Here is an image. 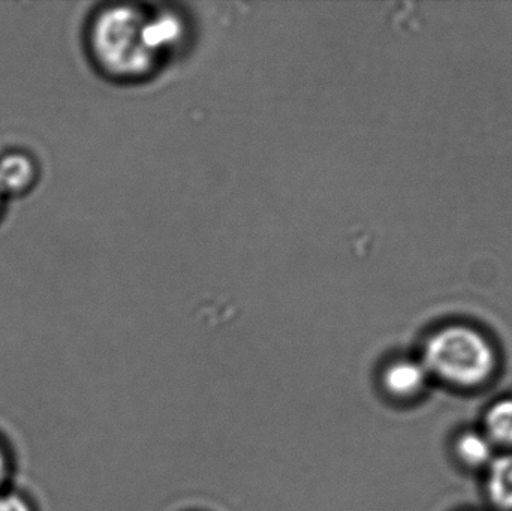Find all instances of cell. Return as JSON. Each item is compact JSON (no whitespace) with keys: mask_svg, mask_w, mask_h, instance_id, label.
Here are the masks:
<instances>
[{"mask_svg":"<svg viewBox=\"0 0 512 511\" xmlns=\"http://www.w3.org/2000/svg\"><path fill=\"white\" fill-rule=\"evenodd\" d=\"M486 437L490 443L512 447V399L496 402L486 413Z\"/></svg>","mask_w":512,"mask_h":511,"instance_id":"6","label":"cell"},{"mask_svg":"<svg viewBox=\"0 0 512 511\" xmlns=\"http://www.w3.org/2000/svg\"><path fill=\"white\" fill-rule=\"evenodd\" d=\"M180 24L171 15L116 6L99 12L89 29L93 59L117 77L144 74L179 39Z\"/></svg>","mask_w":512,"mask_h":511,"instance_id":"1","label":"cell"},{"mask_svg":"<svg viewBox=\"0 0 512 511\" xmlns=\"http://www.w3.org/2000/svg\"><path fill=\"white\" fill-rule=\"evenodd\" d=\"M423 366L450 386L472 389L486 384L498 366L495 348L486 335L468 324H448L429 336Z\"/></svg>","mask_w":512,"mask_h":511,"instance_id":"2","label":"cell"},{"mask_svg":"<svg viewBox=\"0 0 512 511\" xmlns=\"http://www.w3.org/2000/svg\"><path fill=\"white\" fill-rule=\"evenodd\" d=\"M38 165L32 156L24 152H9L0 156V195L20 197L35 186Z\"/></svg>","mask_w":512,"mask_h":511,"instance_id":"3","label":"cell"},{"mask_svg":"<svg viewBox=\"0 0 512 511\" xmlns=\"http://www.w3.org/2000/svg\"><path fill=\"white\" fill-rule=\"evenodd\" d=\"M427 375L423 363L397 360L385 369L382 383L394 398L409 399L421 393L426 386Z\"/></svg>","mask_w":512,"mask_h":511,"instance_id":"4","label":"cell"},{"mask_svg":"<svg viewBox=\"0 0 512 511\" xmlns=\"http://www.w3.org/2000/svg\"><path fill=\"white\" fill-rule=\"evenodd\" d=\"M456 453L463 464L481 468L493 461V444L486 435L466 432L457 440Z\"/></svg>","mask_w":512,"mask_h":511,"instance_id":"7","label":"cell"},{"mask_svg":"<svg viewBox=\"0 0 512 511\" xmlns=\"http://www.w3.org/2000/svg\"><path fill=\"white\" fill-rule=\"evenodd\" d=\"M6 477H8V459H6L5 452L0 446V492H2L3 485H5Z\"/></svg>","mask_w":512,"mask_h":511,"instance_id":"9","label":"cell"},{"mask_svg":"<svg viewBox=\"0 0 512 511\" xmlns=\"http://www.w3.org/2000/svg\"><path fill=\"white\" fill-rule=\"evenodd\" d=\"M487 495L496 509L512 511V453L490 462Z\"/></svg>","mask_w":512,"mask_h":511,"instance_id":"5","label":"cell"},{"mask_svg":"<svg viewBox=\"0 0 512 511\" xmlns=\"http://www.w3.org/2000/svg\"><path fill=\"white\" fill-rule=\"evenodd\" d=\"M0 511H32V507L20 495L0 492Z\"/></svg>","mask_w":512,"mask_h":511,"instance_id":"8","label":"cell"},{"mask_svg":"<svg viewBox=\"0 0 512 511\" xmlns=\"http://www.w3.org/2000/svg\"><path fill=\"white\" fill-rule=\"evenodd\" d=\"M3 201H5V200H3L2 195H0V213H2V209H3Z\"/></svg>","mask_w":512,"mask_h":511,"instance_id":"10","label":"cell"}]
</instances>
